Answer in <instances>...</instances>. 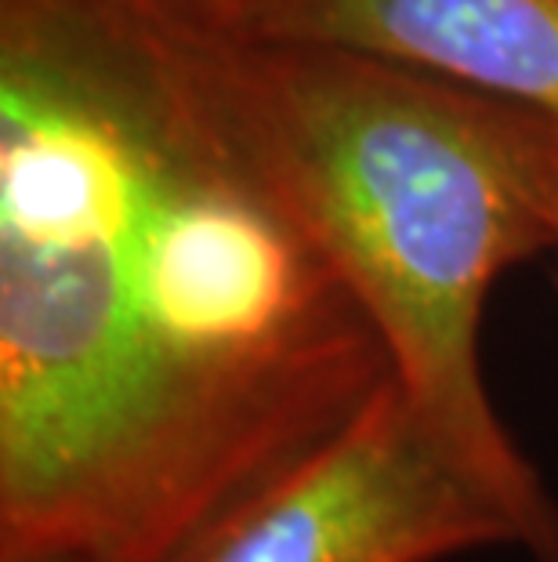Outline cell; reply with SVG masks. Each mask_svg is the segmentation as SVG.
Returning a JSON list of instances; mask_svg holds the SVG:
<instances>
[{"label": "cell", "mask_w": 558, "mask_h": 562, "mask_svg": "<svg viewBox=\"0 0 558 562\" xmlns=\"http://www.w3.org/2000/svg\"><path fill=\"white\" fill-rule=\"evenodd\" d=\"M189 15L225 127L371 319L424 432L512 552L558 562V501L482 367L497 280L558 250V121L374 55L232 41Z\"/></svg>", "instance_id": "7a4b0ae2"}, {"label": "cell", "mask_w": 558, "mask_h": 562, "mask_svg": "<svg viewBox=\"0 0 558 562\" xmlns=\"http://www.w3.org/2000/svg\"><path fill=\"white\" fill-rule=\"evenodd\" d=\"M0 562H91L73 552H41V555H22V559H0Z\"/></svg>", "instance_id": "5b68a950"}, {"label": "cell", "mask_w": 558, "mask_h": 562, "mask_svg": "<svg viewBox=\"0 0 558 562\" xmlns=\"http://www.w3.org/2000/svg\"><path fill=\"white\" fill-rule=\"evenodd\" d=\"M388 381L182 0H0V559L168 562Z\"/></svg>", "instance_id": "6da1fadb"}, {"label": "cell", "mask_w": 558, "mask_h": 562, "mask_svg": "<svg viewBox=\"0 0 558 562\" xmlns=\"http://www.w3.org/2000/svg\"><path fill=\"white\" fill-rule=\"evenodd\" d=\"M254 44L344 47L558 121V0H185Z\"/></svg>", "instance_id": "277c9868"}, {"label": "cell", "mask_w": 558, "mask_h": 562, "mask_svg": "<svg viewBox=\"0 0 558 562\" xmlns=\"http://www.w3.org/2000/svg\"><path fill=\"white\" fill-rule=\"evenodd\" d=\"M555 258H558V250H555Z\"/></svg>", "instance_id": "8992f818"}, {"label": "cell", "mask_w": 558, "mask_h": 562, "mask_svg": "<svg viewBox=\"0 0 558 562\" xmlns=\"http://www.w3.org/2000/svg\"><path fill=\"white\" fill-rule=\"evenodd\" d=\"M486 548H512L508 526L388 381L168 562H449Z\"/></svg>", "instance_id": "3957f363"}]
</instances>
